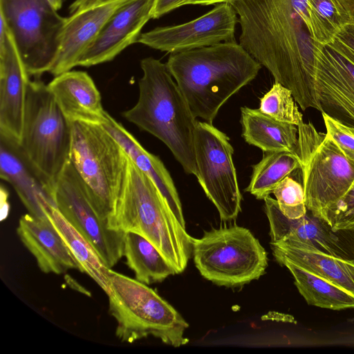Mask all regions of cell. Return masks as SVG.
Segmentation results:
<instances>
[{
	"mask_svg": "<svg viewBox=\"0 0 354 354\" xmlns=\"http://www.w3.org/2000/svg\"><path fill=\"white\" fill-rule=\"evenodd\" d=\"M307 0H236L239 44L290 89L301 110L321 111L315 90V42L308 28Z\"/></svg>",
	"mask_w": 354,
	"mask_h": 354,
	"instance_id": "obj_1",
	"label": "cell"
},
{
	"mask_svg": "<svg viewBox=\"0 0 354 354\" xmlns=\"http://www.w3.org/2000/svg\"><path fill=\"white\" fill-rule=\"evenodd\" d=\"M166 65L193 115L210 124L261 68L236 41L171 53Z\"/></svg>",
	"mask_w": 354,
	"mask_h": 354,
	"instance_id": "obj_2",
	"label": "cell"
},
{
	"mask_svg": "<svg viewBox=\"0 0 354 354\" xmlns=\"http://www.w3.org/2000/svg\"><path fill=\"white\" fill-rule=\"evenodd\" d=\"M110 229L137 233L149 241L174 268H186L193 237L186 231L151 179L128 156L122 187L107 219Z\"/></svg>",
	"mask_w": 354,
	"mask_h": 354,
	"instance_id": "obj_3",
	"label": "cell"
},
{
	"mask_svg": "<svg viewBox=\"0 0 354 354\" xmlns=\"http://www.w3.org/2000/svg\"><path fill=\"white\" fill-rule=\"evenodd\" d=\"M140 67L138 100L123 117L162 141L185 172L197 177L194 138L198 120L166 63L149 57L140 61Z\"/></svg>",
	"mask_w": 354,
	"mask_h": 354,
	"instance_id": "obj_4",
	"label": "cell"
},
{
	"mask_svg": "<svg viewBox=\"0 0 354 354\" xmlns=\"http://www.w3.org/2000/svg\"><path fill=\"white\" fill-rule=\"evenodd\" d=\"M109 312L117 322L115 335L133 343L149 335L179 347L187 344L185 332L189 324L156 292L136 279L111 271Z\"/></svg>",
	"mask_w": 354,
	"mask_h": 354,
	"instance_id": "obj_5",
	"label": "cell"
},
{
	"mask_svg": "<svg viewBox=\"0 0 354 354\" xmlns=\"http://www.w3.org/2000/svg\"><path fill=\"white\" fill-rule=\"evenodd\" d=\"M71 143L72 123L47 84L29 80L19 144L51 195L55 183L70 160Z\"/></svg>",
	"mask_w": 354,
	"mask_h": 354,
	"instance_id": "obj_6",
	"label": "cell"
},
{
	"mask_svg": "<svg viewBox=\"0 0 354 354\" xmlns=\"http://www.w3.org/2000/svg\"><path fill=\"white\" fill-rule=\"evenodd\" d=\"M71 123L69 161L96 214L107 223L122 187L128 156L102 125Z\"/></svg>",
	"mask_w": 354,
	"mask_h": 354,
	"instance_id": "obj_7",
	"label": "cell"
},
{
	"mask_svg": "<svg viewBox=\"0 0 354 354\" xmlns=\"http://www.w3.org/2000/svg\"><path fill=\"white\" fill-rule=\"evenodd\" d=\"M297 153L307 209L326 221L327 213L354 183V160L310 122L298 127Z\"/></svg>",
	"mask_w": 354,
	"mask_h": 354,
	"instance_id": "obj_8",
	"label": "cell"
},
{
	"mask_svg": "<svg viewBox=\"0 0 354 354\" xmlns=\"http://www.w3.org/2000/svg\"><path fill=\"white\" fill-rule=\"evenodd\" d=\"M192 254L201 274L221 286L258 279L268 266L267 253L259 241L248 229L236 225L193 237Z\"/></svg>",
	"mask_w": 354,
	"mask_h": 354,
	"instance_id": "obj_9",
	"label": "cell"
},
{
	"mask_svg": "<svg viewBox=\"0 0 354 354\" xmlns=\"http://www.w3.org/2000/svg\"><path fill=\"white\" fill-rule=\"evenodd\" d=\"M48 0H0L2 14L29 76L49 72L66 17Z\"/></svg>",
	"mask_w": 354,
	"mask_h": 354,
	"instance_id": "obj_10",
	"label": "cell"
},
{
	"mask_svg": "<svg viewBox=\"0 0 354 354\" xmlns=\"http://www.w3.org/2000/svg\"><path fill=\"white\" fill-rule=\"evenodd\" d=\"M194 145L198 183L221 219H235L241 211L242 196L229 138L212 124L197 121Z\"/></svg>",
	"mask_w": 354,
	"mask_h": 354,
	"instance_id": "obj_11",
	"label": "cell"
},
{
	"mask_svg": "<svg viewBox=\"0 0 354 354\" xmlns=\"http://www.w3.org/2000/svg\"><path fill=\"white\" fill-rule=\"evenodd\" d=\"M52 198L63 216L92 245L110 269L124 257L125 232L110 229L96 214L70 161L54 185Z\"/></svg>",
	"mask_w": 354,
	"mask_h": 354,
	"instance_id": "obj_12",
	"label": "cell"
},
{
	"mask_svg": "<svg viewBox=\"0 0 354 354\" xmlns=\"http://www.w3.org/2000/svg\"><path fill=\"white\" fill-rule=\"evenodd\" d=\"M238 16L228 3H218L205 15L190 21L158 27L141 34L138 43L160 51L175 53L235 41Z\"/></svg>",
	"mask_w": 354,
	"mask_h": 354,
	"instance_id": "obj_13",
	"label": "cell"
},
{
	"mask_svg": "<svg viewBox=\"0 0 354 354\" xmlns=\"http://www.w3.org/2000/svg\"><path fill=\"white\" fill-rule=\"evenodd\" d=\"M271 242H295L346 260L354 259V231L334 230L324 219L307 209L299 218H289L276 199H264Z\"/></svg>",
	"mask_w": 354,
	"mask_h": 354,
	"instance_id": "obj_14",
	"label": "cell"
},
{
	"mask_svg": "<svg viewBox=\"0 0 354 354\" xmlns=\"http://www.w3.org/2000/svg\"><path fill=\"white\" fill-rule=\"evenodd\" d=\"M155 0H131L107 20L80 57L77 66L89 67L113 60L136 43L140 32L152 18Z\"/></svg>",
	"mask_w": 354,
	"mask_h": 354,
	"instance_id": "obj_15",
	"label": "cell"
},
{
	"mask_svg": "<svg viewBox=\"0 0 354 354\" xmlns=\"http://www.w3.org/2000/svg\"><path fill=\"white\" fill-rule=\"evenodd\" d=\"M131 0H113L70 12L59 34L57 49L48 73L56 76L77 66L99 32L121 6Z\"/></svg>",
	"mask_w": 354,
	"mask_h": 354,
	"instance_id": "obj_16",
	"label": "cell"
},
{
	"mask_svg": "<svg viewBox=\"0 0 354 354\" xmlns=\"http://www.w3.org/2000/svg\"><path fill=\"white\" fill-rule=\"evenodd\" d=\"M29 80L8 28L0 36V135L18 142L23 127Z\"/></svg>",
	"mask_w": 354,
	"mask_h": 354,
	"instance_id": "obj_17",
	"label": "cell"
},
{
	"mask_svg": "<svg viewBox=\"0 0 354 354\" xmlns=\"http://www.w3.org/2000/svg\"><path fill=\"white\" fill-rule=\"evenodd\" d=\"M0 176L10 183L28 213L45 218L55 207L51 192L23 153L19 142L0 135Z\"/></svg>",
	"mask_w": 354,
	"mask_h": 354,
	"instance_id": "obj_18",
	"label": "cell"
},
{
	"mask_svg": "<svg viewBox=\"0 0 354 354\" xmlns=\"http://www.w3.org/2000/svg\"><path fill=\"white\" fill-rule=\"evenodd\" d=\"M47 86L71 122L102 125L108 120L100 93L87 73L71 70L56 75Z\"/></svg>",
	"mask_w": 354,
	"mask_h": 354,
	"instance_id": "obj_19",
	"label": "cell"
},
{
	"mask_svg": "<svg viewBox=\"0 0 354 354\" xmlns=\"http://www.w3.org/2000/svg\"><path fill=\"white\" fill-rule=\"evenodd\" d=\"M17 233L43 272L60 274L77 269L74 257L48 216L24 214L19 218Z\"/></svg>",
	"mask_w": 354,
	"mask_h": 354,
	"instance_id": "obj_20",
	"label": "cell"
},
{
	"mask_svg": "<svg viewBox=\"0 0 354 354\" xmlns=\"http://www.w3.org/2000/svg\"><path fill=\"white\" fill-rule=\"evenodd\" d=\"M102 126L119 142L134 164L155 183L180 224L185 227L178 194L169 171L160 159L147 151L131 133L110 115Z\"/></svg>",
	"mask_w": 354,
	"mask_h": 354,
	"instance_id": "obj_21",
	"label": "cell"
},
{
	"mask_svg": "<svg viewBox=\"0 0 354 354\" xmlns=\"http://www.w3.org/2000/svg\"><path fill=\"white\" fill-rule=\"evenodd\" d=\"M270 246L275 260L285 259L354 294L353 260L339 258L295 242H270Z\"/></svg>",
	"mask_w": 354,
	"mask_h": 354,
	"instance_id": "obj_22",
	"label": "cell"
},
{
	"mask_svg": "<svg viewBox=\"0 0 354 354\" xmlns=\"http://www.w3.org/2000/svg\"><path fill=\"white\" fill-rule=\"evenodd\" d=\"M315 90L319 104L354 100V64L330 44H317Z\"/></svg>",
	"mask_w": 354,
	"mask_h": 354,
	"instance_id": "obj_23",
	"label": "cell"
},
{
	"mask_svg": "<svg viewBox=\"0 0 354 354\" xmlns=\"http://www.w3.org/2000/svg\"><path fill=\"white\" fill-rule=\"evenodd\" d=\"M242 136L264 152L287 151L297 153L298 128L279 122L259 109L241 108Z\"/></svg>",
	"mask_w": 354,
	"mask_h": 354,
	"instance_id": "obj_24",
	"label": "cell"
},
{
	"mask_svg": "<svg viewBox=\"0 0 354 354\" xmlns=\"http://www.w3.org/2000/svg\"><path fill=\"white\" fill-rule=\"evenodd\" d=\"M46 215L50 220L74 257L77 269L88 274L108 295L111 291V271L93 248L53 205Z\"/></svg>",
	"mask_w": 354,
	"mask_h": 354,
	"instance_id": "obj_25",
	"label": "cell"
},
{
	"mask_svg": "<svg viewBox=\"0 0 354 354\" xmlns=\"http://www.w3.org/2000/svg\"><path fill=\"white\" fill-rule=\"evenodd\" d=\"M276 261L291 272L298 291L308 305L335 310L354 308L353 292L285 259Z\"/></svg>",
	"mask_w": 354,
	"mask_h": 354,
	"instance_id": "obj_26",
	"label": "cell"
},
{
	"mask_svg": "<svg viewBox=\"0 0 354 354\" xmlns=\"http://www.w3.org/2000/svg\"><path fill=\"white\" fill-rule=\"evenodd\" d=\"M124 257L136 279L147 285L161 282L176 274L160 251L149 241L135 232H125Z\"/></svg>",
	"mask_w": 354,
	"mask_h": 354,
	"instance_id": "obj_27",
	"label": "cell"
},
{
	"mask_svg": "<svg viewBox=\"0 0 354 354\" xmlns=\"http://www.w3.org/2000/svg\"><path fill=\"white\" fill-rule=\"evenodd\" d=\"M299 170L301 160L298 153L287 151L265 152L262 159L252 166L250 181L245 190L256 198L264 200L283 179Z\"/></svg>",
	"mask_w": 354,
	"mask_h": 354,
	"instance_id": "obj_28",
	"label": "cell"
},
{
	"mask_svg": "<svg viewBox=\"0 0 354 354\" xmlns=\"http://www.w3.org/2000/svg\"><path fill=\"white\" fill-rule=\"evenodd\" d=\"M308 28L313 40L326 45L331 43L350 19L338 0H307Z\"/></svg>",
	"mask_w": 354,
	"mask_h": 354,
	"instance_id": "obj_29",
	"label": "cell"
},
{
	"mask_svg": "<svg viewBox=\"0 0 354 354\" xmlns=\"http://www.w3.org/2000/svg\"><path fill=\"white\" fill-rule=\"evenodd\" d=\"M259 109L279 122L297 127L304 122L291 91L277 82L260 99Z\"/></svg>",
	"mask_w": 354,
	"mask_h": 354,
	"instance_id": "obj_30",
	"label": "cell"
},
{
	"mask_svg": "<svg viewBox=\"0 0 354 354\" xmlns=\"http://www.w3.org/2000/svg\"><path fill=\"white\" fill-rule=\"evenodd\" d=\"M272 194L276 197L281 212L289 218H299L307 212L303 185L288 176L275 187Z\"/></svg>",
	"mask_w": 354,
	"mask_h": 354,
	"instance_id": "obj_31",
	"label": "cell"
},
{
	"mask_svg": "<svg viewBox=\"0 0 354 354\" xmlns=\"http://www.w3.org/2000/svg\"><path fill=\"white\" fill-rule=\"evenodd\" d=\"M326 221L334 230L354 231V183L327 213Z\"/></svg>",
	"mask_w": 354,
	"mask_h": 354,
	"instance_id": "obj_32",
	"label": "cell"
},
{
	"mask_svg": "<svg viewBox=\"0 0 354 354\" xmlns=\"http://www.w3.org/2000/svg\"><path fill=\"white\" fill-rule=\"evenodd\" d=\"M326 134L341 149L343 153L354 160V127L345 124L325 113H322Z\"/></svg>",
	"mask_w": 354,
	"mask_h": 354,
	"instance_id": "obj_33",
	"label": "cell"
},
{
	"mask_svg": "<svg viewBox=\"0 0 354 354\" xmlns=\"http://www.w3.org/2000/svg\"><path fill=\"white\" fill-rule=\"evenodd\" d=\"M344 54L354 64V26L347 25L328 44Z\"/></svg>",
	"mask_w": 354,
	"mask_h": 354,
	"instance_id": "obj_34",
	"label": "cell"
},
{
	"mask_svg": "<svg viewBox=\"0 0 354 354\" xmlns=\"http://www.w3.org/2000/svg\"><path fill=\"white\" fill-rule=\"evenodd\" d=\"M185 0H155L152 19H157L183 6Z\"/></svg>",
	"mask_w": 354,
	"mask_h": 354,
	"instance_id": "obj_35",
	"label": "cell"
},
{
	"mask_svg": "<svg viewBox=\"0 0 354 354\" xmlns=\"http://www.w3.org/2000/svg\"><path fill=\"white\" fill-rule=\"evenodd\" d=\"M350 19V24L354 26V0H338Z\"/></svg>",
	"mask_w": 354,
	"mask_h": 354,
	"instance_id": "obj_36",
	"label": "cell"
},
{
	"mask_svg": "<svg viewBox=\"0 0 354 354\" xmlns=\"http://www.w3.org/2000/svg\"><path fill=\"white\" fill-rule=\"evenodd\" d=\"M236 0H185L183 6L185 5H211L216 3H231Z\"/></svg>",
	"mask_w": 354,
	"mask_h": 354,
	"instance_id": "obj_37",
	"label": "cell"
},
{
	"mask_svg": "<svg viewBox=\"0 0 354 354\" xmlns=\"http://www.w3.org/2000/svg\"><path fill=\"white\" fill-rule=\"evenodd\" d=\"M1 198L3 199L1 200V220H4L8 214V209H9V205L7 201V192L6 190L4 192V195H3V193L1 192Z\"/></svg>",
	"mask_w": 354,
	"mask_h": 354,
	"instance_id": "obj_38",
	"label": "cell"
},
{
	"mask_svg": "<svg viewBox=\"0 0 354 354\" xmlns=\"http://www.w3.org/2000/svg\"><path fill=\"white\" fill-rule=\"evenodd\" d=\"M113 0H77L78 4L83 8L90 7L106 3Z\"/></svg>",
	"mask_w": 354,
	"mask_h": 354,
	"instance_id": "obj_39",
	"label": "cell"
},
{
	"mask_svg": "<svg viewBox=\"0 0 354 354\" xmlns=\"http://www.w3.org/2000/svg\"><path fill=\"white\" fill-rule=\"evenodd\" d=\"M50 4L58 10L62 6L63 0H48Z\"/></svg>",
	"mask_w": 354,
	"mask_h": 354,
	"instance_id": "obj_40",
	"label": "cell"
},
{
	"mask_svg": "<svg viewBox=\"0 0 354 354\" xmlns=\"http://www.w3.org/2000/svg\"><path fill=\"white\" fill-rule=\"evenodd\" d=\"M354 261V259H353ZM352 273H353V280L354 281V266H353V268H352Z\"/></svg>",
	"mask_w": 354,
	"mask_h": 354,
	"instance_id": "obj_41",
	"label": "cell"
}]
</instances>
